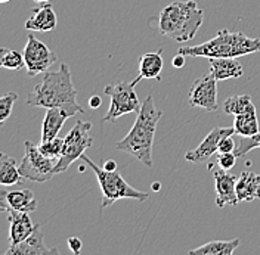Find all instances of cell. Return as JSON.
<instances>
[{
    "mask_svg": "<svg viewBox=\"0 0 260 255\" xmlns=\"http://www.w3.org/2000/svg\"><path fill=\"white\" fill-rule=\"evenodd\" d=\"M40 224H36V229L31 235L21 243L15 246H9L6 251V255H48V254H58L56 248H48L43 240V232L40 229Z\"/></svg>",
    "mask_w": 260,
    "mask_h": 255,
    "instance_id": "14",
    "label": "cell"
},
{
    "mask_svg": "<svg viewBox=\"0 0 260 255\" xmlns=\"http://www.w3.org/2000/svg\"><path fill=\"white\" fill-rule=\"evenodd\" d=\"M39 149L43 155H46L50 160H59V157L62 155V149H64V139L62 137H55L46 142H42L39 144Z\"/></svg>",
    "mask_w": 260,
    "mask_h": 255,
    "instance_id": "26",
    "label": "cell"
},
{
    "mask_svg": "<svg viewBox=\"0 0 260 255\" xmlns=\"http://www.w3.org/2000/svg\"><path fill=\"white\" fill-rule=\"evenodd\" d=\"M234 128H235V133L243 137H250V136L259 133V120H257L256 112H245V114L235 115Z\"/></svg>",
    "mask_w": 260,
    "mask_h": 255,
    "instance_id": "23",
    "label": "cell"
},
{
    "mask_svg": "<svg viewBox=\"0 0 260 255\" xmlns=\"http://www.w3.org/2000/svg\"><path fill=\"white\" fill-rule=\"evenodd\" d=\"M68 246L74 254H80L81 248H83V242L79 238H70L68 239Z\"/></svg>",
    "mask_w": 260,
    "mask_h": 255,
    "instance_id": "31",
    "label": "cell"
},
{
    "mask_svg": "<svg viewBox=\"0 0 260 255\" xmlns=\"http://www.w3.org/2000/svg\"><path fill=\"white\" fill-rule=\"evenodd\" d=\"M3 211H5V208H3V207H0V212H3Z\"/></svg>",
    "mask_w": 260,
    "mask_h": 255,
    "instance_id": "38",
    "label": "cell"
},
{
    "mask_svg": "<svg viewBox=\"0 0 260 255\" xmlns=\"http://www.w3.org/2000/svg\"><path fill=\"white\" fill-rule=\"evenodd\" d=\"M237 155L234 154V152H226V154H217V165L220 167V168H223V170H226L229 171L234 165H235V162H237Z\"/></svg>",
    "mask_w": 260,
    "mask_h": 255,
    "instance_id": "29",
    "label": "cell"
},
{
    "mask_svg": "<svg viewBox=\"0 0 260 255\" xmlns=\"http://www.w3.org/2000/svg\"><path fill=\"white\" fill-rule=\"evenodd\" d=\"M237 196L240 202L260 199V174L244 171L237 180Z\"/></svg>",
    "mask_w": 260,
    "mask_h": 255,
    "instance_id": "19",
    "label": "cell"
},
{
    "mask_svg": "<svg viewBox=\"0 0 260 255\" xmlns=\"http://www.w3.org/2000/svg\"><path fill=\"white\" fill-rule=\"evenodd\" d=\"M162 50L160 49L158 52H152V53H145L139 58V76L142 79H160L164 66L162 61Z\"/></svg>",
    "mask_w": 260,
    "mask_h": 255,
    "instance_id": "20",
    "label": "cell"
},
{
    "mask_svg": "<svg viewBox=\"0 0 260 255\" xmlns=\"http://www.w3.org/2000/svg\"><path fill=\"white\" fill-rule=\"evenodd\" d=\"M257 148H260V131L256 133V134H253V136H250V137H243L241 136L240 143L237 144V149H235L234 154L240 158V157L247 155L250 151L257 149Z\"/></svg>",
    "mask_w": 260,
    "mask_h": 255,
    "instance_id": "27",
    "label": "cell"
},
{
    "mask_svg": "<svg viewBox=\"0 0 260 255\" xmlns=\"http://www.w3.org/2000/svg\"><path fill=\"white\" fill-rule=\"evenodd\" d=\"M172 64H173L175 68H182V66L185 65V55H180V53H178V55L173 58Z\"/></svg>",
    "mask_w": 260,
    "mask_h": 255,
    "instance_id": "32",
    "label": "cell"
},
{
    "mask_svg": "<svg viewBox=\"0 0 260 255\" xmlns=\"http://www.w3.org/2000/svg\"><path fill=\"white\" fill-rule=\"evenodd\" d=\"M22 181V175L16 165V161L0 152V186H15Z\"/></svg>",
    "mask_w": 260,
    "mask_h": 255,
    "instance_id": "21",
    "label": "cell"
},
{
    "mask_svg": "<svg viewBox=\"0 0 260 255\" xmlns=\"http://www.w3.org/2000/svg\"><path fill=\"white\" fill-rule=\"evenodd\" d=\"M217 80L209 72L192 83L188 95V102L192 108H201L207 112H216L217 105Z\"/></svg>",
    "mask_w": 260,
    "mask_h": 255,
    "instance_id": "10",
    "label": "cell"
},
{
    "mask_svg": "<svg viewBox=\"0 0 260 255\" xmlns=\"http://www.w3.org/2000/svg\"><path fill=\"white\" fill-rule=\"evenodd\" d=\"M234 133H235L234 127H214L204 137V140L201 143L185 155V160L188 162H192V164L207 162L214 154H217V146H219L220 139L225 136H232Z\"/></svg>",
    "mask_w": 260,
    "mask_h": 255,
    "instance_id": "12",
    "label": "cell"
},
{
    "mask_svg": "<svg viewBox=\"0 0 260 255\" xmlns=\"http://www.w3.org/2000/svg\"><path fill=\"white\" fill-rule=\"evenodd\" d=\"M162 112L157 110L154 97L149 95L142 102L136 121L130 131L120 142L114 144L117 151L129 154L141 161L145 167H152V148L157 124L161 120Z\"/></svg>",
    "mask_w": 260,
    "mask_h": 255,
    "instance_id": "2",
    "label": "cell"
},
{
    "mask_svg": "<svg viewBox=\"0 0 260 255\" xmlns=\"http://www.w3.org/2000/svg\"><path fill=\"white\" fill-rule=\"evenodd\" d=\"M36 195L30 189H12V191H0V207L5 211H21L32 212L37 209Z\"/></svg>",
    "mask_w": 260,
    "mask_h": 255,
    "instance_id": "13",
    "label": "cell"
},
{
    "mask_svg": "<svg viewBox=\"0 0 260 255\" xmlns=\"http://www.w3.org/2000/svg\"><path fill=\"white\" fill-rule=\"evenodd\" d=\"M8 222H9V246H15L25 240L36 229L32 224L28 212L21 211H8Z\"/></svg>",
    "mask_w": 260,
    "mask_h": 255,
    "instance_id": "15",
    "label": "cell"
},
{
    "mask_svg": "<svg viewBox=\"0 0 260 255\" xmlns=\"http://www.w3.org/2000/svg\"><path fill=\"white\" fill-rule=\"evenodd\" d=\"M25 155L21 160L18 168L22 178L31 180L36 183H45L55 175V165L56 160H50L46 155H43L39 149V146L27 140L24 143Z\"/></svg>",
    "mask_w": 260,
    "mask_h": 255,
    "instance_id": "8",
    "label": "cell"
},
{
    "mask_svg": "<svg viewBox=\"0 0 260 255\" xmlns=\"http://www.w3.org/2000/svg\"><path fill=\"white\" fill-rule=\"evenodd\" d=\"M8 2H11V0H0V3H8Z\"/></svg>",
    "mask_w": 260,
    "mask_h": 255,
    "instance_id": "37",
    "label": "cell"
},
{
    "mask_svg": "<svg viewBox=\"0 0 260 255\" xmlns=\"http://www.w3.org/2000/svg\"><path fill=\"white\" fill-rule=\"evenodd\" d=\"M152 189H154V191H158V189H160V183H154Z\"/></svg>",
    "mask_w": 260,
    "mask_h": 255,
    "instance_id": "35",
    "label": "cell"
},
{
    "mask_svg": "<svg viewBox=\"0 0 260 255\" xmlns=\"http://www.w3.org/2000/svg\"><path fill=\"white\" fill-rule=\"evenodd\" d=\"M213 171L214 178V191H216V205L217 208H225L226 205L237 207L238 205V196H237V180L238 177L228 173L223 168H214L209 165Z\"/></svg>",
    "mask_w": 260,
    "mask_h": 255,
    "instance_id": "11",
    "label": "cell"
},
{
    "mask_svg": "<svg viewBox=\"0 0 260 255\" xmlns=\"http://www.w3.org/2000/svg\"><path fill=\"white\" fill-rule=\"evenodd\" d=\"M101 105H102V99H101L99 96H92V97L89 99V106H90L92 110H98Z\"/></svg>",
    "mask_w": 260,
    "mask_h": 255,
    "instance_id": "33",
    "label": "cell"
},
{
    "mask_svg": "<svg viewBox=\"0 0 260 255\" xmlns=\"http://www.w3.org/2000/svg\"><path fill=\"white\" fill-rule=\"evenodd\" d=\"M34 2H37V3H48L50 0H34Z\"/></svg>",
    "mask_w": 260,
    "mask_h": 255,
    "instance_id": "36",
    "label": "cell"
},
{
    "mask_svg": "<svg viewBox=\"0 0 260 255\" xmlns=\"http://www.w3.org/2000/svg\"><path fill=\"white\" fill-rule=\"evenodd\" d=\"M204 12L197 2L176 0L166 6L158 15V31L179 43L191 42L203 25Z\"/></svg>",
    "mask_w": 260,
    "mask_h": 255,
    "instance_id": "3",
    "label": "cell"
},
{
    "mask_svg": "<svg viewBox=\"0 0 260 255\" xmlns=\"http://www.w3.org/2000/svg\"><path fill=\"white\" fill-rule=\"evenodd\" d=\"M240 245V239L232 240H211L209 243L191 249V255H232L237 246Z\"/></svg>",
    "mask_w": 260,
    "mask_h": 255,
    "instance_id": "22",
    "label": "cell"
},
{
    "mask_svg": "<svg viewBox=\"0 0 260 255\" xmlns=\"http://www.w3.org/2000/svg\"><path fill=\"white\" fill-rule=\"evenodd\" d=\"M222 110L228 115H238V114H245V112H256L254 103L251 97L248 95L232 96L223 102Z\"/></svg>",
    "mask_w": 260,
    "mask_h": 255,
    "instance_id": "24",
    "label": "cell"
},
{
    "mask_svg": "<svg viewBox=\"0 0 260 255\" xmlns=\"http://www.w3.org/2000/svg\"><path fill=\"white\" fill-rule=\"evenodd\" d=\"M141 80H142V77L138 76L133 81H120L117 84L105 86L104 93L110 96L111 103H110L107 114L102 118L104 123H115L120 117H123L126 114L139 112L142 103L138 99L135 87Z\"/></svg>",
    "mask_w": 260,
    "mask_h": 255,
    "instance_id": "6",
    "label": "cell"
},
{
    "mask_svg": "<svg viewBox=\"0 0 260 255\" xmlns=\"http://www.w3.org/2000/svg\"><path fill=\"white\" fill-rule=\"evenodd\" d=\"M210 72L217 81L243 77L244 68L235 58H210Z\"/></svg>",
    "mask_w": 260,
    "mask_h": 255,
    "instance_id": "18",
    "label": "cell"
},
{
    "mask_svg": "<svg viewBox=\"0 0 260 255\" xmlns=\"http://www.w3.org/2000/svg\"><path fill=\"white\" fill-rule=\"evenodd\" d=\"M58 18L50 3H42L32 11L31 16L25 21V30L37 32H48L56 28Z\"/></svg>",
    "mask_w": 260,
    "mask_h": 255,
    "instance_id": "16",
    "label": "cell"
},
{
    "mask_svg": "<svg viewBox=\"0 0 260 255\" xmlns=\"http://www.w3.org/2000/svg\"><path fill=\"white\" fill-rule=\"evenodd\" d=\"M27 105L46 110L65 108L73 115L83 114V108L77 103V90L73 84L70 66L62 64L58 71H46L43 80L27 96Z\"/></svg>",
    "mask_w": 260,
    "mask_h": 255,
    "instance_id": "1",
    "label": "cell"
},
{
    "mask_svg": "<svg viewBox=\"0 0 260 255\" xmlns=\"http://www.w3.org/2000/svg\"><path fill=\"white\" fill-rule=\"evenodd\" d=\"M260 52V39H251L240 31L220 30L203 45L179 48L178 53L191 58H238Z\"/></svg>",
    "mask_w": 260,
    "mask_h": 255,
    "instance_id": "4",
    "label": "cell"
},
{
    "mask_svg": "<svg viewBox=\"0 0 260 255\" xmlns=\"http://www.w3.org/2000/svg\"><path fill=\"white\" fill-rule=\"evenodd\" d=\"M16 99H18V95L14 92L0 96V124L8 121L9 117L12 115V110H14Z\"/></svg>",
    "mask_w": 260,
    "mask_h": 255,
    "instance_id": "28",
    "label": "cell"
},
{
    "mask_svg": "<svg viewBox=\"0 0 260 255\" xmlns=\"http://www.w3.org/2000/svg\"><path fill=\"white\" fill-rule=\"evenodd\" d=\"M80 160L84 161V164H87L96 175L101 191H102V202H101L102 208L110 207V205H113L115 201H120V199H136V201H141V202H145L148 199V195L145 192H141L135 189V188H132L117 170L115 171H108L104 167L96 165L84 154L81 155Z\"/></svg>",
    "mask_w": 260,
    "mask_h": 255,
    "instance_id": "5",
    "label": "cell"
},
{
    "mask_svg": "<svg viewBox=\"0 0 260 255\" xmlns=\"http://www.w3.org/2000/svg\"><path fill=\"white\" fill-rule=\"evenodd\" d=\"M25 66L24 55L18 50L9 48H0V68L19 71Z\"/></svg>",
    "mask_w": 260,
    "mask_h": 255,
    "instance_id": "25",
    "label": "cell"
},
{
    "mask_svg": "<svg viewBox=\"0 0 260 255\" xmlns=\"http://www.w3.org/2000/svg\"><path fill=\"white\" fill-rule=\"evenodd\" d=\"M90 128L92 124L89 121H77L76 126L70 130V133L64 137V149L62 155L56 161L55 174L65 173L70 165L76 160L81 158L84 151L93 144V139L89 134Z\"/></svg>",
    "mask_w": 260,
    "mask_h": 255,
    "instance_id": "7",
    "label": "cell"
},
{
    "mask_svg": "<svg viewBox=\"0 0 260 255\" xmlns=\"http://www.w3.org/2000/svg\"><path fill=\"white\" fill-rule=\"evenodd\" d=\"M22 55H24L27 74L30 77H36L42 72H46L58 59L56 53L52 52L43 42L36 39L32 34L27 35V45L24 48Z\"/></svg>",
    "mask_w": 260,
    "mask_h": 255,
    "instance_id": "9",
    "label": "cell"
},
{
    "mask_svg": "<svg viewBox=\"0 0 260 255\" xmlns=\"http://www.w3.org/2000/svg\"><path fill=\"white\" fill-rule=\"evenodd\" d=\"M73 117V114L65 108H49L42 123V142L58 137L64 123Z\"/></svg>",
    "mask_w": 260,
    "mask_h": 255,
    "instance_id": "17",
    "label": "cell"
},
{
    "mask_svg": "<svg viewBox=\"0 0 260 255\" xmlns=\"http://www.w3.org/2000/svg\"><path fill=\"white\" fill-rule=\"evenodd\" d=\"M237 144L234 142L232 136H225L220 139L219 146H217V154H226V152H235Z\"/></svg>",
    "mask_w": 260,
    "mask_h": 255,
    "instance_id": "30",
    "label": "cell"
},
{
    "mask_svg": "<svg viewBox=\"0 0 260 255\" xmlns=\"http://www.w3.org/2000/svg\"><path fill=\"white\" fill-rule=\"evenodd\" d=\"M105 170H108V171H115L117 170V162L114 160H108L104 162V165H102Z\"/></svg>",
    "mask_w": 260,
    "mask_h": 255,
    "instance_id": "34",
    "label": "cell"
}]
</instances>
